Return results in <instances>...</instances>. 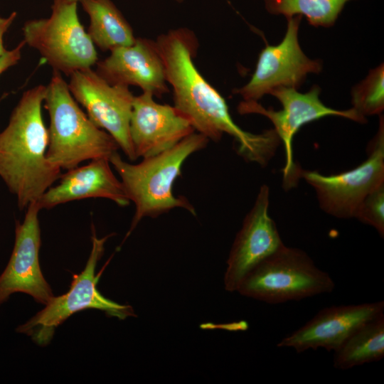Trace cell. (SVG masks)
Listing matches in <instances>:
<instances>
[{"label": "cell", "instance_id": "ac0fdd59", "mask_svg": "<svg viewBox=\"0 0 384 384\" xmlns=\"http://www.w3.org/2000/svg\"><path fill=\"white\" fill-rule=\"evenodd\" d=\"M90 18L88 34L104 51L132 45L136 38L121 11L111 0H80Z\"/></svg>", "mask_w": 384, "mask_h": 384}, {"label": "cell", "instance_id": "30bf717a", "mask_svg": "<svg viewBox=\"0 0 384 384\" xmlns=\"http://www.w3.org/2000/svg\"><path fill=\"white\" fill-rule=\"evenodd\" d=\"M302 16L286 18L287 30L282 41L276 46L266 44L259 54L255 70L250 80L233 92L244 102H258L279 87L298 89L309 74H318L323 62L311 59L303 52L299 42V29Z\"/></svg>", "mask_w": 384, "mask_h": 384}, {"label": "cell", "instance_id": "603a6c76", "mask_svg": "<svg viewBox=\"0 0 384 384\" xmlns=\"http://www.w3.org/2000/svg\"><path fill=\"white\" fill-rule=\"evenodd\" d=\"M25 45V42L22 41L15 48L6 50L3 55L0 57V75L19 62Z\"/></svg>", "mask_w": 384, "mask_h": 384}, {"label": "cell", "instance_id": "d4e9b609", "mask_svg": "<svg viewBox=\"0 0 384 384\" xmlns=\"http://www.w3.org/2000/svg\"><path fill=\"white\" fill-rule=\"evenodd\" d=\"M174 1H176L178 2V3H181V2L183 1V0H174Z\"/></svg>", "mask_w": 384, "mask_h": 384}, {"label": "cell", "instance_id": "ffe728a7", "mask_svg": "<svg viewBox=\"0 0 384 384\" xmlns=\"http://www.w3.org/2000/svg\"><path fill=\"white\" fill-rule=\"evenodd\" d=\"M265 10L272 15L286 18L304 16L314 27L330 28L341 14L345 5L354 0H263Z\"/></svg>", "mask_w": 384, "mask_h": 384}, {"label": "cell", "instance_id": "7c38bea8", "mask_svg": "<svg viewBox=\"0 0 384 384\" xmlns=\"http://www.w3.org/2000/svg\"><path fill=\"white\" fill-rule=\"evenodd\" d=\"M40 210L38 203L32 202L26 208L23 222H16L13 251L0 274V306L16 292L27 294L44 305L54 297L39 263Z\"/></svg>", "mask_w": 384, "mask_h": 384}, {"label": "cell", "instance_id": "277c9868", "mask_svg": "<svg viewBox=\"0 0 384 384\" xmlns=\"http://www.w3.org/2000/svg\"><path fill=\"white\" fill-rule=\"evenodd\" d=\"M44 107L50 117L47 159L69 170L86 160L110 157L117 151L112 137L80 108L60 72L53 70L46 86Z\"/></svg>", "mask_w": 384, "mask_h": 384}, {"label": "cell", "instance_id": "44dd1931", "mask_svg": "<svg viewBox=\"0 0 384 384\" xmlns=\"http://www.w3.org/2000/svg\"><path fill=\"white\" fill-rule=\"evenodd\" d=\"M352 108L362 117L380 114L384 109V65L371 69L351 90Z\"/></svg>", "mask_w": 384, "mask_h": 384}, {"label": "cell", "instance_id": "7a4b0ae2", "mask_svg": "<svg viewBox=\"0 0 384 384\" xmlns=\"http://www.w3.org/2000/svg\"><path fill=\"white\" fill-rule=\"evenodd\" d=\"M46 90L39 85L23 92L0 132V177L21 210L37 202L62 175L46 158L48 132L41 112Z\"/></svg>", "mask_w": 384, "mask_h": 384}, {"label": "cell", "instance_id": "e0dca14e", "mask_svg": "<svg viewBox=\"0 0 384 384\" xmlns=\"http://www.w3.org/2000/svg\"><path fill=\"white\" fill-rule=\"evenodd\" d=\"M109 159L91 160L62 174L60 183L50 186L37 201L40 209H50L73 201L103 198L126 206L130 201L121 181L113 174Z\"/></svg>", "mask_w": 384, "mask_h": 384}, {"label": "cell", "instance_id": "4fadbf2b", "mask_svg": "<svg viewBox=\"0 0 384 384\" xmlns=\"http://www.w3.org/2000/svg\"><path fill=\"white\" fill-rule=\"evenodd\" d=\"M269 187L263 185L243 220L227 260L224 284L228 292L237 291L250 271L284 245L269 215Z\"/></svg>", "mask_w": 384, "mask_h": 384}, {"label": "cell", "instance_id": "8fae6325", "mask_svg": "<svg viewBox=\"0 0 384 384\" xmlns=\"http://www.w3.org/2000/svg\"><path fill=\"white\" fill-rule=\"evenodd\" d=\"M68 85L92 122L112 137L129 160H136L129 132L134 95L129 87L108 83L92 68L72 73Z\"/></svg>", "mask_w": 384, "mask_h": 384}, {"label": "cell", "instance_id": "3957f363", "mask_svg": "<svg viewBox=\"0 0 384 384\" xmlns=\"http://www.w3.org/2000/svg\"><path fill=\"white\" fill-rule=\"evenodd\" d=\"M209 139L192 133L173 147L154 156L143 158L137 164L123 160L117 151L110 157L118 173L125 193L135 206V213L124 240L145 217L156 218L175 208H183L196 215L193 205L184 196H175L173 185L181 175L184 161L205 148Z\"/></svg>", "mask_w": 384, "mask_h": 384}, {"label": "cell", "instance_id": "8992f818", "mask_svg": "<svg viewBox=\"0 0 384 384\" xmlns=\"http://www.w3.org/2000/svg\"><path fill=\"white\" fill-rule=\"evenodd\" d=\"M22 31L26 45L38 50L53 70L70 76L98 61L95 44L80 21L78 2L53 0L48 18L28 20Z\"/></svg>", "mask_w": 384, "mask_h": 384}, {"label": "cell", "instance_id": "cb8c5ba5", "mask_svg": "<svg viewBox=\"0 0 384 384\" xmlns=\"http://www.w3.org/2000/svg\"><path fill=\"white\" fill-rule=\"evenodd\" d=\"M17 13L13 11L8 16H0V57L6 51L4 44V37L14 21L16 20Z\"/></svg>", "mask_w": 384, "mask_h": 384}, {"label": "cell", "instance_id": "9c48e42d", "mask_svg": "<svg viewBox=\"0 0 384 384\" xmlns=\"http://www.w3.org/2000/svg\"><path fill=\"white\" fill-rule=\"evenodd\" d=\"M304 178L315 189L320 207L329 215L355 218L364 198L384 183V120L368 146V156L357 167L338 174L324 176L316 171L302 170Z\"/></svg>", "mask_w": 384, "mask_h": 384}, {"label": "cell", "instance_id": "6da1fadb", "mask_svg": "<svg viewBox=\"0 0 384 384\" xmlns=\"http://www.w3.org/2000/svg\"><path fill=\"white\" fill-rule=\"evenodd\" d=\"M155 43L166 81L173 89L174 107L195 131L214 142L228 134L237 142L238 153L245 159L267 164L280 143L278 135L274 129L252 134L233 121L225 99L194 64L198 48L194 33L187 28L170 30L159 36Z\"/></svg>", "mask_w": 384, "mask_h": 384}, {"label": "cell", "instance_id": "5b68a950", "mask_svg": "<svg viewBox=\"0 0 384 384\" xmlns=\"http://www.w3.org/2000/svg\"><path fill=\"white\" fill-rule=\"evenodd\" d=\"M334 287L331 276L316 267L304 251L284 245L250 271L237 292L279 304L330 293Z\"/></svg>", "mask_w": 384, "mask_h": 384}, {"label": "cell", "instance_id": "ba28073f", "mask_svg": "<svg viewBox=\"0 0 384 384\" xmlns=\"http://www.w3.org/2000/svg\"><path fill=\"white\" fill-rule=\"evenodd\" d=\"M321 88L314 85L306 92H299L292 87H279L270 95L280 102L282 109L276 111L262 106L258 102L242 101L238 106L240 114H260L267 117L274 125V130L283 142L285 165L283 171V186L286 189L297 185L302 169L293 159L292 141L294 136L306 124L326 116H339L358 123L366 119L352 107L338 110L326 106L320 100Z\"/></svg>", "mask_w": 384, "mask_h": 384}, {"label": "cell", "instance_id": "484cf974", "mask_svg": "<svg viewBox=\"0 0 384 384\" xmlns=\"http://www.w3.org/2000/svg\"><path fill=\"white\" fill-rule=\"evenodd\" d=\"M68 1H75V2H78V3L80 1V0H68Z\"/></svg>", "mask_w": 384, "mask_h": 384}, {"label": "cell", "instance_id": "7402d4cb", "mask_svg": "<svg viewBox=\"0 0 384 384\" xmlns=\"http://www.w3.org/2000/svg\"><path fill=\"white\" fill-rule=\"evenodd\" d=\"M355 218L373 226L384 235V183L370 192L362 201Z\"/></svg>", "mask_w": 384, "mask_h": 384}, {"label": "cell", "instance_id": "9a60e30c", "mask_svg": "<svg viewBox=\"0 0 384 384\" xmlns=\"http://www.w3.org/2000/svg\"><path fill=\"white\" fill-rule=\"evenodd\" d=\"M129 132L137 159L173 147L195 129L174 106L159 104L151 94L142 92L134 97Z\"/></svg>", "mask_w": 384, "mask_h": 384}, {"label": "cell", "instance_id": "52a82bcc", "mask_svg": "<svg viewBox=\"0 0 384 384\" xmlns=\"http://www.w3.org/2000/svg\"><path fill=\"white\" fill-rule=\"evenodd\" d=\"M92 230L89 258L84 270L73 275L69 290L63 295L53 297L42 310L16 329L17 332L30 336L39 346L48 345L58 326L73 314L85 309L100 310L108 316L121 320L136 316L130 305L112 301L97 289L100 275L95 274L97 264L104 254L106 241L113 234L98 238L93 225Z\"/></svg>", "mask_w": 384, "mask_h": 384}, {"label": "cell", "instance_id": "2e32d148", "mask_svg": "<svg viewBox=\"0 0 384 384\" xmlns=\"http://www.w3.org/2000/svg\"><path fill=\"white\" fill-rule=\"evenodd\" d=\"M96 65V73L111 85L137 86L156 97L169 92L164 63L154 41L136 38L132 45L111 50Z\"/></svg>", "mask_w": 384, "mask_h": 384}, {"label": "cell", "instance_id": "5bb4252c", "mask_svg": "<svg viewBox=\"0 0 384 384\" xmlns=\"http://www.w3.org/2000/svg\"><path fill=\"white\" fill-rule=\"evenodd\" d=\"M383 312V301L326 307L282 338L277 346L292 348L297 353L319 348L334 351L356 329Z\"/></svg>", "mask_w": 384, "mask_h": 384}, {"label": "cell", "instance_id": "d6986e66", "mask_svg": "<svg viewBox=\"0 0 384 384\" xmlns=\"http://www.w3.org/2000/svg\"><path fill=\"white\" fill-rule=\"evenodd\" d=\"M384 356V314L353 332L334 351V366L347 370L381 360Z\"/></svg>", "mask_w": 384, "mask_h": 384}]
</instances>
